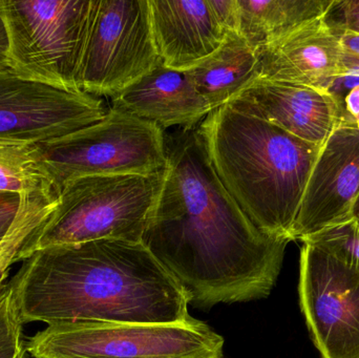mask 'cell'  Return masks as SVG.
Returning <instances> with one entry per match:
<instances>
[{
    "instance_id": "484cf974",
    "label": "cell",
    "mask_w": 359,
    "mask_h": 358,
    "mask_svg": "<svg viewBox=\"0 0 359 358\" xmlns=\"http://www.w3.org/2000/svg\"><path fill=\"white\" fill-rule=\"evenodd\" d=\"M352 216H353L354 220H355L359 225V195L358 199H356L355 204H354L353 212H352Z\"/></svg>"
},
{
    "instance_id": "ba28073f",
    "label": "cell",
    "mask_w": 359,
    "mask_h": 358,
    "mask_svg": "<svg viewBox=\"0 0 359 358\" xmlns=\"http://www.w3.org/2000/svg\"><path fill=\"white\" fill-rule=\"evenodd\" d=\"M162 64L149 0H92L78 77L82 92L111 98Z\"/></svg>"
},
{
    "instance_id": "52a82bcc",
    "label": "cell",
    "mask_w": 359,
    "mask_h": 358,
    "mask_svg": "<svg viewBox=\"0 0 359 358\" xmlns=\"http://www.w3.org/2000/svg\"><path fill=\"white\" fill-rule=\"evenodd\" d=\"M92 0H0L8 67L22 77L81 90L79 69Z\"/></svg>"
},
{
    "instance_id": "277c9868",
    "label": "cell",
    "mask_w": 359,
    "mask_h": 358,
    "mask_svg": "<svg viewBox=\"0 0 359 358\" xmlns=\"http://www.w3.org/2000/svg\"><path fill=\"white\" fill-rule=\"evenodd\" d=\"M164 172L69 181L58 193V206L40 233L35 252L98 240L142 242Z\"/></svg>"
},
{
    "instance_id": "603a6c76",
    "label": "cell",
    "mask_w": 359,
    "mask_h": 358,
    "mask_svg": "<svg viewBox=\"0 0 359 358\" xmlns=\"http://www.w3.org/2000/svg\"><path fill=\"white\" fill-rule=\"evenodd\" d=\"M21 195L18 193L0 191V239L4 237L20 206Z\"/></svg>"
},
{
    "instance_id": "4316f807",
    "label": "cell",
    "mask_w": 359,
    "mask_h": 358,
    "mask_svg": "<svg viewBox=\"0 0 359 358\" xmlns=\"http://www.w3.org/2000/svg\"><path fill=\"white\" fill-rule=\"evenodd\" d=\"M1 240H2V237H1V239H0V242H1Z\"/></svg>"
},
{
    "instance_id": "7c38bea8",
    "label": "cell",
    "mask_w": 359,
    "mask_h": 358,
    "mask_svg": "<svg viewBox=\"0 0 359 358\" xmlns=\"http://www.w3.org/2000/svg\"><path fill=\"white\" fill-rule=\"evenodd\" d=\"M151 31L164 67L184 71L236 31V0H149Z\"/></svg>"
},
{
    "instance_id": "4fadbf2b",
    "label": "cell",
    "mask_w": 359,
    "mask_h": 358,
    "mask_svg": "<svg viewBox=\"0 0 359 358\" xmlns=\"http://www.w3.org/2000/svg\"><path fill=\"white\" fill-rule=\"evenodd\" d=\"M227 104L318 146L341 122V102L330 90L259 77Z\"/></svg>"
},
{
    "instance_id": "7a4b0ae2",
    "label": "cell",
    "mask_w": 359,
    "mask_h": 358,
    "mask_svg": "<svg viewBox=\"0 0 359 358\" xmlns=\"http://www.w3.org/2000/svg\"><path fill=\"white\" fill-rule=\"evenodd\" d=\"M11 281L23 324L185 323L188 301L142 242L98 240L34 252Z\"/></svg>"
},
{
    "instance_id": "3957f363",
    "label": "cell",
    "mask_w": 359,
    "mask_h": 358,
    "mask_svg": "<svg viewBox=\"0 0 359 358\" xmlns=\"http://www.w3.org/2000/svg\"><path fill=\"white\" fill-rule=\"evenodd\" d=\"M209 162L226 191L265 235L291 233L320 147L225 104L198 124Z\"/></svg>"
},
{
    "instance_id": "ac0fdd59",
    "label": "cell",
    "mask_w": 359,
    "mask_h": 358,
    "mask_svg": "<svg viewBox=\"0 0 359 358\" xmlns=\"http://www.w3.org/2000/svg\"><path fill=\"white\" fill-rule=\"evenodd\" d=\"M20 195L14 222L0 242V294L8 286L13 265L25 262L35 252L40 233L58 206V193L52 184Z\"/></svg>"
},
{
    "instance_id": "44dd1931",
    "label": "cell",
    "mask_w": 359,
    "mask_h": 358,
    "mask_svg": "<svg viewBox=\"0 0 359 358\" xmlns=\"http://www.w3.org/2000/svg\"><path fill=\"white\" fill-rule=\"evenodd\" d=\"M22 319L12 281L0 294V358H27Z\"/></svg>"
},
{
    "instance_id": "8992f818",
    "label": "cell",
    "mask_w": 359,
    "mask_h": 358,
    "mask_svg": "<svg viewBox=\"0 0 359 358\" xmlns=\"http://www.w3.org/2000/svg\"><path fill=\"white\" fill-rule=\"evenodd\" d=\"M33 358H224V338L204 322L60 323L25 342Z\"/></svg>"
},
{
    "instance_id": "ffe728a7",
    "label": "cell",
    "mask_w": 359,
    "mask_h": 358,
    "mask_svg": "<svg viewBox=\"0 0 359 358\" xmlns=\"http://www.w3.org/2000/svg\"><path fill=\"white\" fill-rule=\"evenodd\" d=\"M309 243L359 270V225L353 216L306 237Z\"/></svg>"
},
{
    "instance_id": "9c48e42d",
    "label": "cell",
    "mask_w": 359,
    "mask_h": 358,
    "mask_svg": "<svg viewBox=\"0 0 359 358\" xmlns=\"http://www.w3.org/2000/svg\"><path fill=\"white\" fill-rule=\"evenodd\" d=\"M299 305L322 358H359V270L303 243Z\"/></svg>"
},
{
    "instance_id": "8fae6325",
    "label": "cell",
    "mask_w": 359,
    "mask_h": 358,
    "mask_svg": "<svg viewBox=\"0 0 359 358\" xmlns=\"http://www.w3.org/2000/svg\"><path fill=\"white\" fill-rule=\"evenodd\" d=\"M359 195V128L341 122L320 147L308 179L292 241L352 218Z\"/></svg>"
},
{
    "instance_id": "d6986e66",
    "label": "cell",
    "mask_w": 359,
    "mask_h": 358,
    "mask_svg": "<svg viewBox=\"0 0 359 358\" xmlns=\"http://www.w3.org/2000/svg\"><path fill=\"white\" fill-rule=\"evenodd\" d=\"M52 184L40 164L36 145L0 143V191L22 195Z\"/></svg>"
},
{
    "instance_id": "2e32d148",
    "label": "cell",
    "mask_w": 359,
    "mask_h": 358,
    "mask_svg": "<svg viewBox=\"0 0 359 358\" xmlns=\"http://www.w3.org/2000/svg\"><path fill=\"white\" fill-rule=\"evenodd\" d=\"M184 74L212 111L229 103L259 77L257 50L232 29L217 50Z\"/></svg>"
},
{
    "instance_id": "9a60e30c",
    "label": "cell",
    "mask_w": 359,
    "mask_h": 358,
    "mask_svg": "<svg viewBox=\"0 0 359 358\" xmlns=\"http://www.w3.org/2000/svg\"><path fill=\"white\" fill-rule=\"evenodd\" d=\"M113 109L163 128H196L210 111L184 71L163 64L111 97Z\"/></svg>"
},
{
    "instance_id": "cb8c5ba5",
    "label": "cell",
    "mask_w": 359,
    "mask_h": 358,
    "mask_svg": "<svg viewBox=\"0 0 359 358\" xmlns=\"http://www.w3.org/2000/svg\"><path fill=\"white\" fill-rule=\"evenodd\" d=\"M343 48L344 64L359 65V35L346 31H334Z\"/></svg>"
},
{
    "instance_id": "5bb4252c",
    "label": "cell",
    "mask_w": 359,
    "mask_h": 358,
    "mask_svg": "<svg viewBox=\"0 0 359 358\" xmlns=\"http://www.w3.org/2000/svg\"><path fill=\"white\" fill-rule=\"evenodd\" d=\"M324 17L257 50L259 78L330 90L346 67L339 36Z\"/></svg>"
},
{
    "instance_id": "7402d4cb",
    "label": "cell",
    "mask_w": 359,
    "mask_h": 358,
    "mask_svg": "<svg viewBox=\"0 0 359 358\" xmlns=\"http://www.w3.org/2000/svg\"><path fill=\"white\" fill-rule=\"evenodd\" d=\"M324 18L334 31L359 35V0H334Z\"/></svg>"
},
{
    "instance_id": "6da1fadb",
    "label": "cell",
    "mask_w": 359,
    "mask_h": 358,
    "mask_svg": "<svg viewBox=\"0 0 359 358\" xmlns=\"http://www.w3.org/2000/svg\"><path fill=\"white\" fill-rule=\"evenodd\" d=\"M165 141L163 185L142 243L196 308L267 298L290 241L262 233L241 209L213 170L198 126Z\"/></svg>"
},
{
    "instance_id": "e0dca14e",
    "label": "cell",
    "mask_w": 359,
    "mask_h": 358,
    "mask_svg": "<svg viewBox=\"0 0 359 358\" xmlns=\"http://www.w3.org/2000/svg\"><path fill=\"white\" fill-rule=\"evenodd\" d=\"M334 0H236V31L255 50L314 19Z\"/></svg>"
},
{
    "instance_id": "5b68a950",
    "label": "cell",
    "mask_w": 359,
    "mask_h": 358,
    "mask_svg": "<svg viewBox=\"0 0 359 358\" xmlns=\"http://www.w3.org/2000/svg\"><path fill=\"white\" fill-rule=\"evenodd\" d=\"M36 149L57 193L82 177L159 174L168 165L163 130L113 107L97 123Z\"/></svg>"
},
{
    "instance_id": "30bf717a",
    "label": "cell",
    "mask_w": 359,
    "mask_h": 358,
    "mask_svg": "<svg viewBox=\"0 0 359 358\" xmlns=\"http://www.w3.org/2000/svg\"><path fill=\"white\" fill-rule=\"evenodd\" d=\"M101 101L0 69V143L38 145L103 119Z\"/></svg>"
},
{
    "instance_id": "d4e9b609",
    "label": "cell",
    "mask_w": 359,
    "mask_h": 358,
    "mask_svg": "<svg viewBox=\"0 0 359 358\" xmlns=\"http://www.w3.org/2000/svg\"><path fill=\"white\" fill-rule=\"evenodd\" d=\"M8 67V40L4 17L0 12V69Z\"/></svg>"
}]
</instances>
